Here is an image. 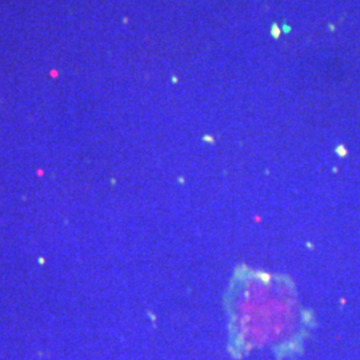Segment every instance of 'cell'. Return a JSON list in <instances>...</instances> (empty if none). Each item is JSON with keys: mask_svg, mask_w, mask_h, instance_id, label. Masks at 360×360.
<instances>
[{"mask_svg": "<svg viewBox=\"0 0 360 360\" xmlns=\"http://www.w3.org/2000/svg\"><path fill=\"white\" fill-rule=\"evenodd\" d=\"M279 35H280V28L277 27L276 24H273V25H272V36H273V37H277Z\"/></svg>", "mask_w": 360, "mask_h": 360, "instance_id": "cell-1", "label": "cell"}]
</instances>
